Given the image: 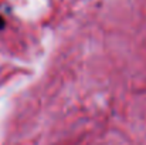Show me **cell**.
<instances>
[{
    "label": "cell",
    "instance_id": "cell-1",
    "mask_svg": "<svg viewBox=\"0 0 146 145\" xmlns=\"http://www.w3.org/2000/svg\"><path fill=\"white\" fill-rule=\"evenodd\" d=\"M3 26H4V20H3V19L0 17V30L3 29Z\"/></svg>",
    "mask_w": 146,
    "mask_h": 145
}]
</instances>
